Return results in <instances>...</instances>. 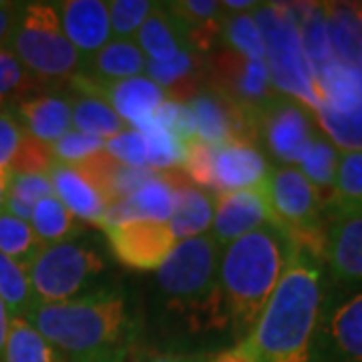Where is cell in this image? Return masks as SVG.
Here are the masks:
<instances>
[{"mask_svg": "<svg viewBox=\"0 0 362 362\" xmlns=\"http://www.w3.org/2000/svg\"><path fill=\"white\" fill-rule=\"evenodd\" d=\"M0 362H65L26 318H13Z\"/></svg>", "mask_w": 362, "mask_h": 362, "instance_id": "83f0119b", "label": "cell"}, {"mask_svg": "<svg viewBox=\"0 0 362 362\" xmlns=\"http://www.w3.org/2000/svg\"><path fill=\"white\" fill-rule=\"evenodd\" d=\"M165 8L180 26L187 49L209 54L218 39H221V26L228 18L221 2L214 0H181L168 2Z\"/></svg>", "mask_w": 362, "mask_h": 362, "instance_id": "7402d4cb", "label": "cell"}, {"mask_svg": "<svg viewBox=\"0 0 362 362\" xmlns=\"http://www.w3.org/2000/svg\"><path fill=\"white\" fill-rule=\"evenodd\" d=\"M256 125L258 141L262 139L272 156L290 168H298L318 131L312 109L282 93H276L262 105Z\"/></svg>", "mask_w": 362, "mask_h": 362, "instance_id": "30bf717a", "label": "cell"}, {"mask_svg": "<svg viewBox=\"0 0 362 362\" xmlns=\"http://www.w3.org/2000/svg\"><path fill=\"white\" fill-rule=\"evenodd\" d=\"M147 59L133 40H109L103 49L83 63L81 75L97 81H123L141 77Z\"/></svg>", "mask_w": 362, "mask_h": 362, "instance_id": "d4e9b609", "label": "cell"}, {"mask_svg": "<svg viewBox=\"0 0 362 362\" xmlns=\"http://www.w3.org/2000/svg\"><path fill=\"white\" fill-rule=\"evenodd\" d=\"M338 157H340V149L318 127L316 135L312 137L310 147L306 149V153L298 163V169L308 177V181L324 197V206L334 185Z\"/></svg>", "mask_w": 362, "mask_h": 362, "instance_id": "f546056e", "label": "cell"}, {"mask_svg": "<svg viewBox=\"0 0 362 362\" xmlns=\"http://www.w3.org/2000/svg\"><path fill=\"white\" fill-rule=\"evenodd\" d=\"M214 197L185 177L181 169H173V214L169 228L177 242L202 235L214 221Z\"/></svg>", "mask_w": 362, "mask_h": 362, "instance_id": "cb8c5ba5", "label": "cell"}, {"mask_svg": "<svg viewBox=\"0 0 362 362\" xmlns=\"http://www.w3.org/2000/svg\"><path fill=\"white\" fill-rule=\"evenodd\" d=\"M103 230L117 262L137 272L159 270L177 244L169 221L131 220Z\"/></svg>", "mask_w": 362, "mask_h": 362, "instance_id": "7c38bea8", "label": "cell"}, {"mask_svg": "<svg viewBox=\"0 0 362 362\" xmlns=\"http://www.w3.org/2000/svg\"><path fill=\"white\" fill-rule=\"evenodd\" d=\"M272 221L270 207L262 185L244 192L220 194L214 206V240L220 246H230L232 242L256 232Z\"/></svg>", "mask_w": 362, "mask_h": 362, "instance_id": "e0dca14e", "label": "cell"}, {"mask_svg": "<svg viewBox=\"0 0 362 362\" xmlns=\"http://www.w3.org/2000/svg\"><path fill=\"white\" fill-rule=\"evenodd\" d=\"M52 194L77 218L95 226H103L105 214L111 206L101 181L93 173L87 161L81 163H59L52 161L47 169Z\"/></svg>", "mask_w": 362, "mask_h": 362, "instance_id": "4fadbf2b", "label": "cell"}, {"mask_svg": "<svg viewBox=\"0 0 362 362\" xmlns=\"http://www.w3.org/2000/svg\"><path fill=\"white\" fill-rule=\"evenodd\" d=\"M254 18L264 39V61L274 89L314 111L318 93L290 4H259Z\"/></svg>", "mask_w": 362, "mask_h": 362, "instance_id": "8992f818", "label": "cell"}, {"mask_svg": "<svg viewBox=\"0 0 362 362\" xmlns=\"http://www.w3.org/2000/svg\"><path fill=\"white\" fill-rule=\"evenodd\" d=\"M270 169L266 157L252 143L233 139L211 149V177L218 195L259 187Z\"/></svg>", "mask_w": 362, "mask_h": 362, "instance_id": "2e32d148", "label": "cell"}, {"mask_svg": "<svg viewBox=\"0 0 362 362\" xmlns=\"http://www.w3.org/2000/svg\"><path fill=\"white\" fill-rule=\"evenodd\" d=\"M8 109L26 135L45 145H51L73 129L71 101L57 95L23 97Z\"/></svg>", "mask_w": 362, "mask_h": 362, "instance_id": "44dd1931", "label": "cell"}, {"mask_svg": "<svg viewBox=\"0 0 362 362\" xmlns=\"http://www.w3.org/2000/svg\"><path fill=\"white\" fill-rule=\"evenodd\" d=\"M65 362H125L129 318L117 290L59 304H35L25 316Z\"/></svg>", "mask_w": 362, "mask_h": 362, "instance_id": "7a4b0ae2", "label": "cell"}, {"mask_svg": "<svg viewBox=\"0 0 362 362\" xmlns=\"http://www.w3.org/2000/svg\"><path fill=\"white\" fill-rule=\"evenodd\" d=\"M25 139L26 133L18 125L13 111L8 107H0V171L2 173H11Z\"/></svg>", "mask_w": 362, "mask_h": 362, "instance_id": "60d3db41", "label": "cell"}, {"mask_svg": "<svg viewBox=\"0 0 362 362\" xmlns=\"http://www.w3.org/2000/svg\"><path fill=\"white\" fill-rule=\"evenodd\" d=\"M173 214V169L157 171L149 181L129 197L109 206L105 214L103 226H117L131 220L169 221Z\"/></svg>", "mask_w": 362, "mask_h": 362, "instance_id": "d6986e66", "label": "cell"}, {"mask_svg": "<svg viewBox=\"0 0 362 362\" xmlns=\"http://www.w3.org/2000/svg\"><path fill=\"white\" fill-rule=\"evenodd\" d=\"M69 83L78 95L105 101L129 127H139L168 101L165 93L145 75L123 81H97L77 73Z\"/></svg>", "mask_w": 362, "mask_h": 362, "instance_id": "8fae6325", "label": "cell"}, {"mask_svg": "<svg viewBox=\"0 0 362 362\" xmlns=\"http://www.w3.org/2000/svg\"><path fill=\"white\" fill-rule=\"evenodd\" d=\"M362 214V151H340L337 177L326 199V218Z\"/></svg>", "mask_w": 362, "mask_h": 362, "instance_id": "4316f807", "label": "cell"}, {"mask_svg": "<svg viewBox=\"0 0 362 362\" xmlns=\"http://www.w3.org/2000/svg\"><path fill=\"white\" fill-rule=\"evenodd\" d=\"M6 49L39 83L69 81L83 69V57L65 37L51 2L21 4Z\"/></svg>", "mask_w": 362, "mask_h": 362, "instance_id": "5b68a950", "label": "cell"}, {"mask_svg": "<svg viewBox=\"0 0 362 362\" xmlns=\"http://www.w3.org/2000/svg\"><path fill=\"white\" fill-rule=\"evenodd\" d=\"M145 77H149L165 93L169 101L187 103L207 83V57L192 49H183L169 61H147Z\"/></svg>", "mask_w": 362, "mask_h": 362, "instance_id": "ffe728a7", "label": "cell"}, {"mask_svg": "<svg viewBox=\"0 0 362 362\" xmlns=\"http://www.w3.org/2000/svg\"><path fill=\"white\" fill-rule=\"evenodd\" d=\"M324 310V259L296 246L258 322L240 346L256 362H314Z\"/></svg>", "mask_w": 362, "mask_h": 362, "instance_id": "6da1fadb", "label": "cell"}, {"mask_svg": "<svg viewBox=\"0 0 362 362\" xmlns=\"http://www.w3.org/2000/svg\"><path fill=\"white\" fill-rule=\"evenodd\" d=\"M220 247L209 233L181 240L157 270L169 308L181 312L195 330L230 324L220 284Z\"/></svg>", "mask_w": 362, "mask_h": 362, "instance_id": "277c9868", "label": "cell"}, {"mask_svg": "<svg viewBox=\"0 0 362 362\" xmlns=\"http://www.w3.org/2000/svg\"><path fill=\"white\" fill-rule=\"evenodd\" d=\"M49 149H51L52 159L59 163H81V161H87L90 157L103 153L105 139L71 129L61 139L51 143Z\"/></svg>", "mask_w": 362, "mask_h": 362, "instance_id": "f35d334b", "label": "cell"}, {"mask_svg": "<svg viewBox=\"0 0 362 362\" xmlns=\"http://www.w3.org/2000/svg\"><path fill=\"white\" fill-rule=\"evenodd\" d=\"M209 362H256L252 358V354L247 352L246 349H242L240 344L232 350H226V352H220L216 354Z\"/></svg>", "mask_w": 362, "mask_h": 362, "instance_id": "7bdbcfd3", "label": "cell"}, {"mask_svg": "<svg viewBox=\"0 0 362 362\" xmlns=\"http://www.w3.org/2000/svg\"><path fill=\"white\" fill-rule=\"evenodd\" d=\"M63 33L83 57V63L111 40L107 2L101 0H65L57 2Z\"/></svg>", "mask_w": 362, "mask_h": 362, "instance_id": "ac0fdd59", "label": "cell"}, {"mask_svg": "<svg viewBox=\"0 0 362 362\" xmlns=\"http://www.w3.org/2000/svg\"><path fill=\"white\" fill-rule=\"evenodd\" d=\"M322 11L332 59L362 71V2H324Z\"/></svg>", "mask_w": 362, "mask_h": 362, "instance_id": "603a6c76", "label": "cell"}, {"mask_svg": "<svg viewBox=\"0 0 362 362\" xmlns=\"http://www.w3.org/2000/svg\"><path fill=\"white\" fill-rule=\"evenodd\" d=\"M0 300L13 318H25L37 304L26 270L4 254H0Z\"/></svg>", "mask_w": 362, "mask_h": 362, "instance_id": "e575fe53", "label": "cell"}, {"mask_svg": "<svg viewBox=\"0 0 362 362\" xmlns=\"http://www.w3.org/2000/svg\"><path fill=\"white\" fill-rule=\"evenodd\" d=\"M6 187H8V173H2V171H0V211H4Z\"/></svg>", "mask_w": 362, "mask_h": 362, "instance_id": "bcb514c9", "label": "cell"}, {"mask_svg": "<svg viewBox=\"0 0 362 362\" xmlns=\"http://www.w3.org/2000/svg\"><path fill=\"white\" fill-rule=\"evenodd\" d=\"M42 247V242L37 238L28 221L0 211V254L14 259L26 270Z\"/></svg>", "mask_w": 362, "mask_h": 362, "instance_id": "836d02e7", "label": "cell"}, {"mask_svg": "<svg viewBox=\"0 0 362 362\" xmlns=\"http://www.w3.org/2000/svg\"><path fill=\"white\" fill-rule=\"evenodd\" d=\"M157 2L149 0H113L107 2V13H109V25L111 33L119 39L131 40V37L137 35L145 18L153 13Z\"/></svg>", "mask_w": 362, "mask_h": 362, "instance_id": "8d00e7d4", "label": "cell"}, {"mask_svg": "<svg viewBox=\"0 0 362 362\" xmlns=\"http://www.w3.org/2000/svg\"><path fill=\"white\" fill-rule=\"evenodd\" d=\"M296 246L272 223L226 246L220 259V284L228 318L240 342L258 322Z\"/></svg>", "mask_w": 362, "mask_h": 362, "instance_id": "3957f363", "label": "cell"}, {"mask_svg": "<svg viewBox=\"0 0 362 362\" xmlns=\"http://www.w3.org/2000/svg\"><path fill=\"white\" fill-rule=\"evenodd\" d=\"M103 270V258L95 250L66 242L42 247L26 274L37 304H59L75 300Z\"/></svg>", "mask_w": 362, "mask_h": 362, "instance_id": "ba28073f", "label": "cell"}, {"mask_svg": "<svg viewBox=\"0 0 362 362\" xmlns=\"http://www.w3.org/2000/svg\"><path fill=\"white\" fill-rule=\"evenodd\" d=\"M143 135L147 145V168L151 171L180 169L185 143H181L171 131H168L156 117L147 119L139 127H133Z\"/></svg>", "mask_w": 362, "mask_h": 362, "instance_id": "d6a6232c", "label": "cell"}, {"mask_svg": "<svg viewBox=\"0 0 362 362\" xmlns=\"http://www.w3.org/2000/svg\"><path fill=\"white\" fill-rule=\"evenodd\" d=\"M21 4L14 2H0V49H6L8 39L13 35L16 14H18Z\"/></svg>", "mask_w": 362, "mask_h": 362, "instance_id": "b9f144b4", "label": "cell"}, {"mask_svg": "<svg viewBox=\"0 0 362 362\" xmlns=\"http://www.w3.org/2000/svg\"><path fill=\"white\" fill-rule=\"evenodd\" d=\"M28 223L35 230L37 238L42 242V246L66 244L81 230L77 218L54 195L40 199L33 209V216H30Z\"/></svg>", "mask_w": 362, "mask_h": 362, "instance_id": "f1b7e54d", "label": "cell"}, {"mask_svg": "<svg viewBox=\"0 0 362 362\" xmlns=\"http://www.w3.org/2000/svg\"><path fill=\"white\" fill-rule=\"evenodd\" d=\"M137 47L141 49L147 61H169L177 52L187 49L180 26L175 18L169 14L165 4H156L153 13L145 18L141 28L137 30Z\"/></svg>", "mask_w": 362, "mask_h": 362, "instance_id": "484cf974", "label": "cell"}, {"mask_svg": "<svg viewBox=\"0 0 362 362\" xmlns=\"http://www.w3.org/2000/svg\"><path fill=\"white\" fill-rule=\"evenodd\" d=\"M221 39L228 49L240 52L246 59L264 61V39L254 14H233L221 26Z\"/></svg>", "mask_w": 362, "mask_h": 362, "instance_id": "d590c367", "label": "cell"}, {"mask_svg": "<svg viewBox=\"0 0 362 362\" xmlns=\"http://www.w3.org/2000/svg\"><path fill=\"white\" fill-rule=\"evenodd\" d=\"M272 221L300 247L322 258L326 206L320 192L298 168H272L262 183Z\"/></svg>", "mask_w": 362, "mask_h": 362, "instance_id": "52a82bcc", "label": "cell"}, {"mask_svg": "<svg viewBox=\"0 0 362 362\" xmlns=\"http://www.w3.org/2000/svg\"><path fill=\"white\" fill-rule=\"evenodd\" d=\"M143 362H199L194 356H181V354H153Z\"/></svg>", "mask_w": 362, "mask_h": 362, "instance_id": "f6af8a7d", "label": "cell"}, {"mask_svg": "<svg viewBox=\"0 0 362 362\" xmlns=\"http://www.w3.org/2000/svg\"><path fill=\"white\" fill-rule=\"evenodd\" d=\"M207 83L214 93L254 119H258L262 105L278 93L266 61L246 59L228 47L207 57Z\"/></svg>", "mask_w": 362, "mask_h": 362, "instance_id": "9c48e42d", "label": "cell"}, {"mask_svg": "<svg viewBox=\"0 0 362 362\" xmlns=\"http://www.w3.org/2000/svg\"><path fill=\"white\" fill-rule=\"evenodd\" d=\"M314 362H362V290L324 310Z\"/></svg>", "mask_w": 362, "mask_h": 362, "instance_id": "5bb4252c", "label": "cell"}, {"mask_svg": "<svg viewBox=\"0 0 362 362\" xmlns=\"http://www.w3.org/2000/svg\"><path fill=\"white\" fill-rule=\"evenodd\" d=\"M39 81L33 77L8 49H0V107L16 103Z\"/></svg>", "mask_w": 362, "mask_h": 362, "instance_id": "74e56055", "label": "cell"}, {"mask_svg": "<svg viewBox=\"0 0 362 362\" xmlns=\"http://www.w3.org/2000/svg\"><path fill=\"white\" fill-rule=\"evenodd\" d=\"M49 195L54 194L47 173H8L4 211L28 221L35 206Z\"/></svg>", "mask_w": 362, "mask_h": 362, "instance_id": "1f68e13d", "label": "cell"}, {"mask_svg": "<svg viewBox=\"0 0 362 362\" xmlns=\"http://www.w3.org/2000/svg\"><path fill=\"white\" fill-rule=\"evenodd\" d=\"M105 153L127 168H147V145L141 133L133 127L105 141Z\"/></svg>", "mask_w": 362, "mask_h": 362, "instance_id": "ab89813d", "label": "cell"}, {"mask_svg": "<svg viewBox=\"0 0 362 362\" xmlns=\"http://www.w3.org/2000/svg\"><path fill=\"white\" fill-rule=\"evenodd\" d=\"M11 312L6 308V304L0 300V361H2V352H4V344H6V337H8V326H11Z\"/></svg>", "mask_w": 362, "mask_h": 362, "instance_id": "ee69618b", "label": "cell"}, {"mask_svg": "<svg viewBox=\"0 0 362 362\" xmlns=\"http://www.w3.org/2000/svg\"><path fill=\"white\" fill-rule=\"evenodd\" d=\"M322 259L334 282L362 290V214L326 218Z\"/></svg>", "mask_w": 362, "mask_h": 362, "instance_id": "9a60e30c", "label": "cell"}, {"mask_svg": "<svg viewBox=\"0 0 362 362\" xmlns=\"http://www.w3.org/2000/svg\"><path fill=\"white\" fill-rule=\"evenodd\" d=\"M71 107H73V129L105 139V141L113 139L115 135L123 133L129 127L101 99L78 95L77 99L71 103Z\"/></svg>", "mask_w": 362, "mask_h": 362, "instance_id": "4dcf8cb0", "label": "cell"}]
</instances>
